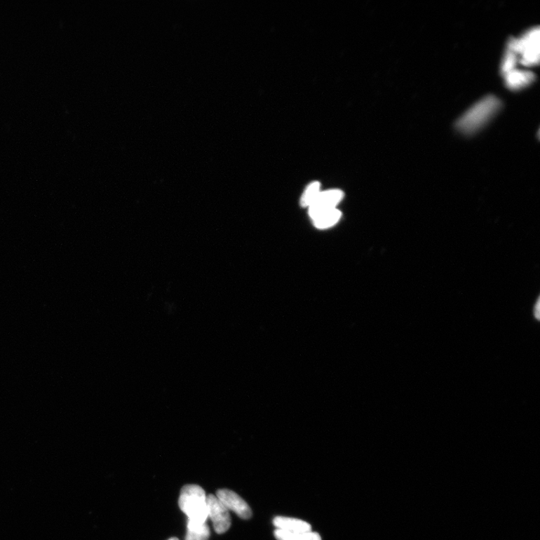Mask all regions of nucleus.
I'll return each instance as SVG.
<instances>
[{
    "label": "nucleus",
    "mask_w": 540,
    "mask_h": 540,
    "mask_svg": "<svg viewBox=\"0 0 540 540\" xmlns=\"http://www.w3.org/2000/svg\"><path fill=\"white\" fill-rule=\"evenodd\" d=\"M210 536V530L207 523L203 525L187 523L185 540H208Z\"/></svg>",
    "instance_id": "nucleus-10"
},
{
    "label": "nucleus",
    "mask_w": 540,
    "mask_h": 540,
    "mask_svg": "<svg viewBox=\"0 0 540 540\" xmlns=\"http://www.w3.org/2000/svg\"><path fill=\"white\" fill-rule=\"evenodd\" d=\"M207 505L208 517L212 522L215 532L219 534L228 532L231 525L229 511L213 494L207 496Z\"/></svg>",
    "instance_id": "nucleus-4"
},
{
    "label": "nucleus",
    "mask_w": 540,
    "mask_h": 540,
    "mask_svg": "<svg viewBox=\"0 0 540 540\" xmlns=\"http://www.w3.org/2000/svg\"><path fill=\"white\" fill-rule=\"evenodd\" d=\"M507 48L512 49L524 67H532L539 60V29L538 27L528 29L518 39L511 38Z\"/></svg>",
    "instance_id": "nucleus-3"
},
{
    "label": "nucleus",
    "mask_w": 540,
    "mask_h": 540,
    "mask_svg": "<svg viewBox=\"0 0 540 540\" xmlns=\"http://www.w3.org/2000/svg\"><path fill=\"white\" fill-rule=\"evenodd\" d=\"M273 523L276 529L290 533H306L311 532V525L297 518L276 516Z\"/></svg>",
    "instance_id": "nucleus-8"
},
{
    "label": "nucleus",
    "mask_w": 540,
    "mask_h": 540,
    "mask_svg": "<svg viewBox=\"0 0 540 540\" xmlns=\"http://www.w3.org/2000/svg\"><path fill=\"white\" fill-rule=\"evenodd\" d=\"M274 536L277 540H322L316 532L290 533L276 529Z\"/></svg>",
    "instance_id": "nucleus-11"
},
{
    "label": "nucleus",
    "mask_w": 540,
    "mask_h": 540,
    "mask_svg": "<svg viewBox=\"0 0 540 540\" xmlns=\"http://www.w3.org/2000/svg\"><path fill=\"white\" fill-rule=\"evenodd\" d=\"M540 301L539 297H538L536 304H534V317L536 320H540Z\"/></svg>",
    "instance_id": "nucleus-13"
},
{
    "label": "nucleus",
    "mask_w": 540,
    "mask_h": 540,
    "mask_svg": "<svg viewBox=\"0 0 540 540\" xmlns=\"http://www.w3.org/2000/svg\"><path fill=\"white\" fill-rule=\"evenodd\" d=\"M342 212L336 209L324 211L314 219H312L316 228L319 229H326L336 224L340 220Z\"/></svg>",
    "instance_id": "nucleus-9"
},
{
    "label": "nucleus",
    "mask_w": 540,
    "mask_h": 540,
    "mask_svg": "<svg viewBox=\"0 0 540 540\" xmlns=\"http://www.w3.org/2000/svg\"><path fill=\"white\" fill-rule=\"evenodd\" d=\"M501 107V102L498 97L485 96L458 119L457 128L464 134H473L487 123Z\"/></svg>",
    "instance_id": "nucleus-1"
},
{
    "label": "nucleus",
    "mask_w": 540,
    "mask_h": 540,
    "mask_svg": "<svg viewBox=\"0 0 540 540\" xmlns=\"http://www.w3.org/2000/svg\"><path fill=\"white\" fill-rule=\"evenodd\" d=\"M179 506L193 525L206 524L208 518L206 492L198 485H187L181 490Z\"/></svg>",
    "instance_id": "nucleus-2"
},
{
    "label": "nucleus",
    "mask_w": 540,
    "mask_h": 540,
    "mask_svg": "<svg viewBox=\"0 0 540 540\" xmlns=\"http://www.w3.org/2000/svg\"><path fill=\"white\" fill-rule=\"evenodd\" d=\"M168 540H179V539L177 538V537H172V538L169 539Z\"/></svg>",
    "instance_id": "nucleus-14"
},
{
    "label": "nucleus",
    "mask_w": 540,
    "mask_h": 540,
    "mask_svg": "<svg viewBox=\"0 0 540 540\" xmlns=\"http://www.w3.org/2000/svg\"><path fill=\"white\" fill-rule=\"evenodd\" d=\"M504 77L507 88L517 90L526 88L533 83L535 74L531 71L515 68L505 74Z\"/></svg>",
    "instance_id": "nucleus-7"
},
{
    "label": "nucleus",
    "mask_w": 540,
    "mask_h": 540,
    "mask_svg": "<svg viewBox=\"0 0 540 540\" xmlns=\"http://www.w3.org/2000/svg\"><path fill=\"white\" fill-rule=\"evenodd\" d=\"M320 184L318 182H314L306 188L304 194H302L300 203L302 207H310L314 202L320 192Z\"/></svg>",
    "instance_id": "nucleus-12"
},
{
    "label": "nucleus",
    "mask_w": 540,
    "mask_h": 540,
    "mask_svg": "<svg viewBox=\"0 0 540 540\" xmlns=\"http://www.w3.org/2000/svg\"><path fill=\"white\" fill-rule=\"evenodd\" d=\"M216 497L227 509L234 512L243 520H247L252 518L250 506L236 492L226 489L220 490L216 492Z\"/></svg>",
    "instance_id": "nucleus-5"
},
{
    "label": "nucleus",
    "mask_w": 540,
    "mask_h": 540,
    "mask_svg": "<svg viewBox=\"0 0 540 540\" xmlns=\"http://www.w3.org/2000/svg\"><path fill=\"white\" fill-rule=\"evenodd\" d=\"M343 192L341 190L332 189L320 191L316 201L309 207V215L311 219L320 213L336 209L338 203L343 198Z\"/></svg>",
    "instance_id": "nucleus-6"
}]
</instances>
